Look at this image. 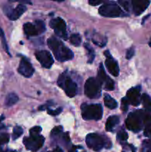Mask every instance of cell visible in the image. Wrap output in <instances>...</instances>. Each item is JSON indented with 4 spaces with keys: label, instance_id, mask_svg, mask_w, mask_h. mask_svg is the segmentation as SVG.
I'll use <instances>...</instances> for the list:
<instances>
[{
    "label": "cell",
    "instance_id": "cell-1",
    "mask_svg": "<svg viewBox=\"0 0 151 152\" xmlns=\"http://www.w3.org/2000/svg\"><path fill=\"white\" fill-rule=\"evenodd\" d=\"M47 45L53 51L55 57L59 62H65L70 60L74 55L72 50L63 44L62 42L57 39L56 37H50L47 39Z\"/></svg>",
    "mask_w": 151,
    "mask_h": 152
},
{
    "label": "cell",
    "instance_id": "cell-2",
    "mask_svg": "<svg viewBox=\"0 0 151 152\" xmlns=\"http://www.w3.org/2000/svg\"><path fill=\"white\" fill-rule=\"evenodd\" d=\"M86 144L89 148L95 151H101L104 147L109 148L112 146V143L107 138L102 137L96 133H91L87 135Z\"/></svg>",
    "mask_w": 151,
    "mask_h": 152
},
{
    "label": "cell",
    "instance_id": "cell-3",
    "mask_svg": "<svg viewBox=\"0 0 151 152\" xmlns=\"http://www.w3.org/2000/svg\"><path fill=\"white\" fill-rule=\"evenodd\" d=\"M81 116L85 120H99L103 115V108L100 104H82Z\"/></svg>",
    "mask_w": 151,
    "mask_h": 152
},
{
    "label": "cell",
    "instance_id": "cell-4",
    "mask_svg": "<svg viewBox=\"0 0 151 152\" xmlns=\"http://www.w3.org/2000/svg\"><path fill=\"white\" fill-rule=\"evenodd\" d=\"M145 113L142 111L132 112L127 116L125 124L127 129L133 132H139L144 126V117Z\"/></svg>",
    "mask_w": 151,
    "mask_h": 152
},
{
    "label": "cell",
    "instance_id": "cell-5",
    "mask_svg": "<svg viewBox=\"0 0 151 152\" xmlns=\"http://www.w3.org/2000/svg\"><path fill=\"white\" fill-rule=\"evenodd\" d=\"M57 84L59 87L65 91L67 96L69 97H73L76 95L78 91L76 83L67 74L66 72L59 76Z\"/></svg>",
    "mask_w": 151,
    "mask_h": 152
},
{
    "label": "cell",
    "instance_id": "cell-6",
    "mask_svg": "<svg viewBox=\"0 0 151 152\" xmlns=\"http://www.w3.org/2000/svg\"><path fill=\"white\" fill-rule=\"evenodd\" d=\"M102 85L97 79L90 77L84 85V94L90 99H97L101 96Z\"/></svg>",
    "mask_w": 151,
    "mask_h": 152
},
{
    "label": "cell",
    "instance_id": "cell-7",
    "mask_svg": "<svg viewBox=\"0 0 151 152\" xmlns=\"http://www.w3.org/2000/svg\"><path fill=\"white\" fill-rule=\"evenodd\" d=\"M99 13L102 16L109 18L118 17L122 15L121 7L113 1H108L102 4L99 9Z\"/></svg>",
    "mask_w": 151,
    "mask_h": 152
},
{
    "label": "cell",
    "instance_id": "cell-8",
    "mask_svg": "<svg viewBox=\"0 0 151 152\" xmlns=\"http://www.w3.org/2000/svg\"><path fill=\"white\" fill-rule=\"evenodd\" d=\"M44 142V137L41 135L30 136L25 137L23 140L24 145L26 148L32 152H36L42 147Z\"/></svg>",
    "mask_w": 151,
    "mask_h": 152
},
{
    "label": "cell",
    "instance_id": "cell-9",
    "mask_svg": "<svg viewBox=\"0 0 151 152\" xmlns=\"http://www.w3.org/2000/svg\"><path fill=\"white\" fill-rule=\"evenodd\" d=\"M50 27L54 30V32L58 37H61L63 39L66 40L68 39L67 34V27L65 21L60 17L52 19L50 22Z\"/></svg>",
    "mask_w": 151,
    "mask_h": 152
},
{
    "label": "cell",
    "instance_id": "cell-10",
    "mask_svg": "<svg viewBox=\"0 0 151 152\" xmlns=\"http://www.w3.org/2000/svg\"><path fill=\"white\" fill-rule=\"evenodd\" d=\"M37 60L41 63V66L44 68H50L53 65V58L50 53L47 50H38L35 53Z\"/></svg>",
    "mask_w": 151,
    "mask_h": 152
},
{
    "label": "cell",
    "instance_id": "cell-11",
    "mask_svg": "<svg viewBox=\"0 0 151 152\" xmlns=\"http://www.w3.org/2000/svg\"><path fill=\"white\" fill-rule=\"evenodd\" d=\"M105 56L106 57L105 60V66L107 69L109 71L111 75L114 77H118L119 74V67H118V62L114 58L111 56L109 50L105 51Z\"/></svg>",
    "mask_w": 151,
    "mask_h": 152
},
{
    "label": "cell",
    "instance_id": "cell-12",
    "mask_svg": "<svg viewBox=\"0 0 151 152\" xmlns=\"http://www.w3.org/2000/svg\"><path fill=\"white\" fill-rule=\"evenodd\" d=\"M34 68L30 62L25 58H22L18 68V72L26 78H30L34 74Z\"/></svg>",
    "mask_w": 151,
    "mask_h": 152
},
{
    "label": "cell",
    "instance_id": "cell-13",
    "mask_svg": "<svg viewBox=\"0 0 151 152\" xmlns=\"http://www.w3.org/2000/svg\"><path fill=\"white\" fill-rule=\"evenodd\" d=\"M27 10V7L23 4H19L16 6V7H15L14 9H11L7 7V8L4 9V13H6L7 16H8L9 19L10 20H16V19H19Z\"/></svg>",
    "mask_w": 151,
    "mask_h": 152
},
{
    "label": "cell",
    "instance_id": "cell-14",
    "mask_svg": "<svg viewBox=\"0 0 151 152\" xmlns=\"http://www.w3.org/2000/svg\"><path fill=\"white\" fill-rule=\"evenodd\" d=\"M141 88L139 86L137 87L132 88L128 91L127 92V99H128L130 104L134 106H138L141 102V96L140 94Z\"/></svg>",
    "mask_w": 151,
    "mask_h": 152
},
{
    "label": "cell",
    "instance_id": "cell-15",
    "mask_svg": "<svg viewBox=\"0 0 151 152\" xmlns=\"http://www.w3.org/2000/svg\"><path fill=\"white\" fill-rule=\"evenodd\" d=\"M150 1L147 0H133L131 1L133 11L136 16L142 14L150 4Z\"/></svg>",
    "mask_w": 151,
    "mask_h": 152
},
{
    "label": "cell",
    "instance_id": "cell-16",
    "mask_svg": "<svg viewBox=\"0 0 151 152\" xmlns=\"http://www.w3.org/2000/svg\"><path fill=\"white\" fill-rule=\"evenodd\" d=\"M144 134L147 137L151 138V115L146 113L144 117Z\"/></svg>",
    "mask_w": 151,
    "mask_h": 152
},
{
    "label": "cell",
    "instance_id": "cell-17",
    "mask_svg": "<svg viewBox=\"0 0 151 152\" xmlns=\"http://www.w3.org/2000/svg\"><path fill=\"white\" fill-rule=\"evenodd\" d=\"M119 123V117L118 116H111L108 117L106 122V130L107 132H113L114 128Z\"/></svg>",
    "mask_w": 151,
    "mask_h": 152
},
{
    "label": "cell",
    "instance_id": "cell-18",
    "mask_svg": "<svg viewBox=\"0 0 151 152\" xmlns=\"http://www.w3.org/2000/svg\"><path fill=\"white\" fill-rule=\"evenodd\" d=\"M23 28L25 34L28 37H35V36H37L38 34L35 25H33L30 22L25 23L23 25Z\"/></svg>",
    "mask_w": 151,
    "mask_h": 152
},
{
    "label": "cell",
    "instance_id": "cell-19",
    "mask_svg": "<svg viewBox=\"0 0 151 152\" xmlns=\"http://www.w3.org/2000/svg\"><path fill=\"white\" fill-rule=\"evenodd\" d=\"M109 79L110 77L105 73L103 65L102 64H101L99 68V71H98V81L101 83V85L105 84Z\"/></svg>",
    "mask_w": 151,
    "mask_h": 152
},
{
    "label": "cell",
    "instance_id": "cell-20",
    "mask_svg": "<svg viewBox=\"0 0 151 152\" xmlns=\"http://www.w3.org/2000/svg\"><path fill=\"white\" fill-rule=\"evenodd\" d=\"M104 101H105V105L110 109H115L118 106V103L113 98L111 97L109 94H105V97H104Z\"/></svg>",
    "mask_w": 151,
    "mask_h": 152
},
{
    "label": "cell",
    "instance_id": "cell-21",
    "mask_svg": "<svg viewBox=\"0 0 151 152\" xmlns=\"http://www.w3.org/2000/svg\"><path fill=\"white\" fill-rule=\"evenodd\" d=\"M19 100V97H18L17 95L16 94L10 93L6 96L5 102H4V104L7 107H10L12 105H15L16 102Z\"/></svg>",
    "mask_w": 151,
    "mask_h": 152
},
{
    "label": "cell",
    "instance_id": "cell-22",
    "mask_svg": "<svg viewBox=\"0 0 151 152\" xmlns=\"http://www.w3.org/2000/svg\"><path fill=\"white\" fill-rule=\"evenodd\" d=\"M143 106L149 112H151V97L147 94H144L141 98Z\"/></svg>",
    "mask_w": 151,
    "mask_h": 152
},
{
    "label": "cell",
    "instance_id": "cell-23",
    "mask_svg": "<svg viewBox=\"0 0 151 152\" xmlns=\"http://www.w3.org/2000/svg\"><path fill=\"white\" fill-rule=\"evenodd\" d=\"M84 47H85L86 50H87V53H88V60L87 62L88 63H92L95 59V51L91 46L89 44H84Z\"/></svg>",
    "mask_w": 151,
    "mask_h": 152
},
{
    "label": "cell",
    "instance_id": "cell-24",
    "mask_svg": "<svg viewBox=\"0 0 151 152\" xmlns=\"http://www.w3.org/2000/svg\"><path fill=\"white\" fill-rule=\"evenodd\" d=\"M70 43L73 45L78 47V46H79L81 45V38L78 34H74L70 36Z\"/></svg>",
    "mask_w": 151,
    "mask_h": 152
},
{
    "label": "cell",
    "instance_id": "cell-25",
    "mask_svg": "<svg viewBox=\"0 0 151 152\" xmlns=\"http://www.w3.org/2000/svg\"><path fill=\"white\" fill-rule=\"evenodd\" d=\"M23 134V129L19 126H16L13 128V134H12V137H13V140H16L18 138L22 136V134Z\"/></svg>",
    "mask_w": 151,
    "mask_h": 152
},
{
    "label": "cell",
    "instance_id": "cell-26",
    "mask_svg": "<svg viewBox=\"0 0 151 152\" xmlns=\"http://www.w3.org/2000/svg\"><path fill=\"white\" fill-rule=\"evenodd\" d=\"M35 26L36 28L37 31H38V34H42L45 31L46 27L45 24L43 21L41 20H36L35 22Z\"/></svg>",
    "mask_w": 151,
    "mask_h": 152
},
{
    "label": "cell",
    "instance_id": "cell-27",
    "mask_svg": "<svg viewBox=\"0 0 151 152\" xmlns=\"http://www.w3.org/2000/svg\"><path fill=\"white\" fill-rule=\"evenodd\" d=\"M10 140V136L8 134H2L0 135V152H4L1 148V146L4 144H7Z\"/></svg>",
    "mask_w": 151,
    "mask_h": 152
},
{
    "label": "cell",
    "instance_id": "cell-28",
    "mask_svg": "<svg viewBox=\"0 0 151 152\" xmlns=\"http://www.w3.org/2000/svg\"><path fill=\"white\" fill-rule=\"evenodd\" d=\"M141 152H151V140L143 141Z\"/></svg>",
    "mask_w": 151,
    "mask_h": 152
},
{
    "label": "cell",
    "instance_id": "cell-29",
    "mask_svg": "<svg viewBox=\"0 0 151 152\" xmlns=\"http://www.w3.org/2000/svg\"><path fill=\"white\" fill-rule=\"evenodd\" d=\"M0 39H1V43H2L3 48H4V49L5 50V51L10 55V52H9V50H8V46H7V42H6L5 36H4V31H2V29H1V28H0Z\"/></svg>",
    "mask_w": 151,
    "mask_h": 152
},
{
    "label": "cell",
    "instance_id": "cell-30",
    "mask_svg": "<svg viewBox=\"0 0 151 152\" xmlns=\"http://www.w3.org/2000/svg\"><path fill=\"white\" fill-rule=\"evenodd\" d=\"M117 138L121 142H123V141H126L128 138V135H127V133L124 130V129H121L119 132L117 134Z\"/></svg>",
    "mask_w": 151,
    "mask_h": 152
},
{
    "label": "cell",
    "instance_id": "cell-31",
    "mask_svg": "<svg viewBox=\"0 0 151 152\" xmlns=\"http://www.w3.org/2000/svg\"><path fill=\"white\" fill-rule=\"evenodd\" d=\"M114 88H115L114 81L110 78L105 84V89L107 91H113L114 89Z\"/></svg>",
    "mask_w": 151,
    "mask_h": 152
},
{
    "label": "cell",
    "instance_id": "cell-32",
    "mask_svg": "<svg viewBox=\"0 0 151 152\" xmlns=\"http://www.w3.org/2000/svg\"><path fill=\"white\" fill-rule=\"evenodd\" d=\"M62 131H63V128H62V126H57V127H55L51 132V137L59 136V135L62 134Z\"/></svg>",
    "mask_w": 151,
    "mask_h": 152
},
{
    "label": "cell",
    "instance_id": "cell-33",
    "mask_svg": "<svg viewBox=\"0 0 151 152\" xmlns=\"http://www.w3.org/2000/svg\"><path fill=\"white\" fill-rule=\"evenodd\" d=\"M41 131V128L40 126H35L30 130V136H36L39 135Z\"/></svg>",
    "mask_w": 151,
    "mask_h": 152
},
{
    "label": "cell",
    "instance_id": "cell-34",
    "mask_svg": "<svg viewBox=\"0 0 151 152\" xmlns=\"http://www.w3.org/2000/svg\"><path fill=\"white\" fill-rule=\"evenodd\" d=\"M130 104L128 99H127V97H124L121 99V110L124 112L127 111V109H128V105Z\"/></svg>",
    "mask_w": 151,
    "mask_h": 152
},
{
    "label": "cell",
    "instance_id": "cell-35",
    "mask_svg": "<svg viewBox=\"0 0 151 152\" xmlns=\"http://www.w3.org/2000/svg\"><path fill=\"white\" fill-rule=\"evenodd\" d=\"M62 111V108L59 107V108H56V109H50V108H47V113H48L50 115L52 116H56L58 114H60Z\"/></svg>",
    "mask_w": 151,
    "mask_h": 152
},
{
    "label": "cell",
    "instance_id": "cell-36",
    "mask_svg": "<svg viewBox=\"0 0 151 152\" xmlns=\"http://www.w3.org/2000/svg\"><path fill=\"white\" fill-rule=\"evenodd\" d=\"M69 152H86L84 148L79 145H73Z\"/></svg>",
    "mask_w": 151,
    "mask_h": 152
},
{
    "label": "cell",
    "instance_id": "cell-37",
    "mask_svg": "<svg viewBox=\"0 0 151 152\" xmlns=\"http://www.w3.org/2000/svg\"><path fill=\"white\" fill-rule=\"evenodd\" d=\"M135 54V50L133 48H130L129 50H127V53H126V59H130L134 56Z\"/></svg>",
    "mask_w": 151,
    "mask_h": 152
},
{
    "label": "cell",
    "instance_id": "cell-38",
    "mask_svg": "<svg viewBox=\"0 0 151 152\" xmlns=\"http://www.w3.org/2000/svg\"><path fill=\"white\" fill-rule=\"evenodd\" d=\"M118 3H119L121 5L123 6L124 9H125L127 11H129L130 10V8H129V1H118Z\"/></svg>",
    "mask_w": 151,
    "mask_h": 152
},
{
    "label": "cell",
    "instance_id": "cell-39",
    "mask_svg": "<svg viewBox=\"0 0 151 152\" xmlns=\"http://www.w3.org/2000/svg\"><path fill=\"white\" fill-rule=\"evenodd\" d=\"M102 3H103L102 1H95V0H90V1H89V4H91V5L93 6L99 5V4H102Z\"/></svg>",
    "mask_w": 151,
    "mask_h": 152
},
{
    "label": "cell",
    "instance_id": "cell-40",
    "mask_svg": "<svg viewBox=\"0 0 151 152\" xmlns=\"http://www.w3.org/2000/svg\"><path fill=\"white\" fill-rule=\"evenodd\" d=\"M48 152H64V151H62L60 148H55V149H53V151H48Z\"/></svg>",
    "mask_w": 151,
    "mask_h": 152
},
{
    "label": "cell",
    "instance_id": "cell-41",
    "mask_svg": "<svg viewBox=\"0 0 151 152\" xmlns=\"http://www.w3.org/2000/svg\"><path fill=\"white\" fill-rule=\"evenodd\" d=\"M2 120H4V117H3V116H1V117H0V122H1Z\"/></svg>",
    "mask_w": 151,
    "mask_h": 152
},
{
    "label": "cell",
    "instance_id": "cell-42",
    "mask_svg": "<svg viewBox=\"0 0 151 152\" xmlns=\"http://www.w3.org/2000/svg\"><path fill=\"white\" fill-rule=\"evenodd\" d=\"M149 45L151 47V39H150V42H149Z\"/></svg>",
    "mask_w": 151,
    "mask_h": 152
},
{
    "label": "cell",
    "instance_id": "cell-43",
    "mask_svg": "<svg viewBox=\"0 0 151 152\" xmlns=\"http://www.w3.org/2000/svg\"><path fill=\"white\" fill-rule=\"evenodd\" d=\"M8 152H16V151H8Z\"/></svg>",
    "mask_w": 151,
    "mask_h": 152
},
{
    "label": "cell",
    "instance_id": "cell-44",
    "mask_svg": "<svg viewBox=\"0 0 151 152\" xmlns=\"http://www.w3.org/2000/svg\"><path fill=\"white\" fill-rule=\"evenodd\" d=\"M122 152H126V151H122Z\"/></svg>",
    "mask_w": 151,
    "mask_h": 152
}]
</instances>
